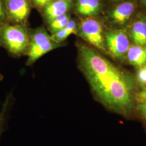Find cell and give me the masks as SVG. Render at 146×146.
<instances>
[{"instance_id": "7a4b0ae2", "label": "cell", "mask_w": 146, "mask_h": 146, "mask_svg": "<svg viewBox=\"0 0 146 146\" xmlns=\"http://www.w3.org/2000/svg\"><path fill=\"white\" fill-rule=\"evenodd\" d=\"M29 37L23 25L5 23L0 26V44L15 55L23 54L28 48Z\"/></svg>"}, {"instance_id": "ffe728a7", "label": "cell", "mask_w": 146, "mask_h": 146, "mask_svg": "<svg viewBox=\"0 0 146 146\" xmlns=\"http://www.w3.org/2000/svg\"><path fill=\"white\" fill-rule=\"evenodd\" d=\"M142 3L146 7V0H141Z\"/></svg>"}, {"instance_id": "9a60e30c", "label": "cell", "mask_w": 146, "mask_h": 146, "mask_svg": "<svg viewBox=\"0 0 146 146\" xmlns=\"http://www.w3.org/2000/svg\"><path fill=\"white\" fill-rule=\"evenodd\" d=\"M137 78L139 82L141 84L142 86L146 87V67L143 66L141 68H139L137 74Z\"/></svg>"}, {"instance_id": "4fadbf2b", "label": "cell", "mask_w": 146, "mask_h": 146, "mask_svg": "<svg viewBox=\"0 0 146 146\" xmlns=\"http://www.w3.org/2000/svg\"><path fill=\"white\" fill-rule=\"evenodd\" d=\"M76 32L77 27L76 22L73 20H70L66 26L53 34L52 37L55 41L60 43L65 40L70 35L76 33Z\"/></svg>"}, {"instance_id": "ac0fdd59", "label": "cell", "mask_w": 146, "mask_h": 146, "mask_svg": "<svg viewBox=\"0 0 146 146\" xmlns=\"http://www.w3.org/2000/svg\"><path fill=\"white\" fill-rule=\"evenodd\" d=\"M136 99L138 102L146 101V87L137 94Z\"/></svg>"}, {"instance_id": "8fae6325", "label": "cell", "mask_w": 146, "mask_h": 146, "mask_svg": "<svg viewBox=\"0 0 146 146\" xmlns=\"http://www.w3.org/2000/svg\"><path fill=\"white\" fill-rule=\"evenodd\" d=\"M131 37L136 45L146 46V22L139 20L135 22L131 27Z\"/></svg>"}, {"instance_id": "277c9868", "label": "cell", "mask_w": 146, "mask_h": 146, "mask_svg": "<svg viewBox=\"0 0 146 146\" xmlns=\"http://www.w3.org/2000/svg\"><path fill=\"white\" fill-rule=\"evenodd\" d=\"M80 36L90 44L101 50H105L102 28L99 21L87 19L81 22L78 31Z\"/></svg>"}, {"instance_id": "7402d4cb", "label": "cell", "mask_w": 146, "mask_h": 146, "mask_svg": "<svg viewBox=\"0 0 146 146\" xmlns=\"http://www.w3.org/2000/svg\"><path fill=\"white\" fill-rule=\"evenodd\" d=\"M63 1H69V2L70 0H63Z\"/></svg>"}, {"instance_id": "9c48e42d", "label": "cell", "mask_w": 146, "mask_h": 146, "mask_svg": "<svg viewBox=\"0 0 146 146\" xmlns=\"http://www.w3.org/2000/svg\"><path fill=\"white\" fill-rule=\"evenodd\" d=\"M128 61L132 65L141 68L146 63V47L134 45L129 47L127 52Z\"/></svg>"}, {"instance_id": "d6986e66", "label": "cell", "mask_w": 146, "mask_h": 146, "mask_svg": "<svg viewBox=\"0 0 146 146\" xmlns=\"http://www.w3.org/2000/svg\"><path fill=\"white\" fill-rule=\"evenodd\" d=\"M53 0H34V3L39 7L46 6L50 3H51Z\"/></svg>"}, {"instance_id": "52a82bcc", "label": "cell", "mask_w": 146, "mask_h": 146, "mask_svg": "<svg viewBox=\"0 0 146 146\" xmlns=\"http://www.w3.org/2000/svg\"><path fill=\"white\" fill-rule=\"evenodd\" d=\"M135 11V5L129 2H126L117 5L112 11L111 17L115 23L124 25L128 21Z\"/></svg>"}, {"instance_id": "2e32d148", "label": "cell", "mask_w": 146, "mask_h": 146, "mask_svg": "<svg viewBox=\"0 0 146 146\" xmlns=\"http://www.w3.org/2000/svg\"><path fill=\"white\" fill-rule=\"evenodd\" d=\"M7 19L5 0H0V26L6 23Z\"/></svg>"}, {"instance_id": "30bf717a", "label": "cell", "mask_w": 146, "mask_h": 146, "mask_svg": "<svg viewBox=\"0 0 146 146\" xmlns=\"http://www.w3.org/2000/svg\"><path fill=\"white\" fill-rule=\"evenodd\" d=\"M99 0H78L76 10L82 15L93 16L96 15L100 9Z\"/></svg>"}, {"instance_id": "7c38bea8", "label": "cell", "mask_w": 146, "mask_h": 146, "mask_svg": "<svg viewBox=\"0 0 146 146\" xmlns=\"http://www.w3.org/2000/svg\"><path fill=\"white\" fill-rule=\"evenodd\" d=\"M12 105L13 98L11 95L9 94L6 98L0 110V137L7 128Z\"/></svg>"}, {"instance_id": "ba28073f", "label": "cell", "mask_w": 146, "mask_h": 146, "mask_svg": "<svg viewBox=\"0 0 146 146\" xmlns=\"http://www.w3.org/2000/svg\"><path fill=\"white\" fill-rule=\"evenodd\" d=\"M69 8V1L56 0L52 1L45 7L44 14L47 19L50 21L59 16L66 14Z\"/></svg>"}, {"instance_id": "6da1fadb", "label": "cell", "mask_w": 146, "mask_h": 146, "mask_svg": "<svg viewBox=\"0 0 146 146\" xmlns=\"http://www.w3.org/2000/svg\"><path fill=\"white\" fill-rule=\"evenodd\" d=\"M78 58L81 70L100 102L119 114L128 115L134 102L132 76L87 46H79Z\"/></svg>"}, {"instance_id": "8992f818", "label": "cell", "mask_w": 146, "mask_h": 146, "mask_svg": "<svg viewBox=\"0 0 146 146\" xmlns=\"http://www.w3.org/2000/svg\"><path fill=\"white\" fill-rule=\"evenodd\" d=\"M7 18L16 23L26 20L30 8L28 0H5Z\"/></svg>"}, {"instance_id": "e0dca14e", "label": "cell", "mask_w": 146, "mask_h": 146, "mask_svg": "<svg viewBox=\"0 0 146 146\" xmlns=\"http://www.w3.org/2000/svg\"><path fill=\"white\" fill-rule=\"evenodd\" d=\"M138 102L137 110L142 117L146 122V101H140Z\"/></svg>"}, {"instance_id": "44dd1931", "label": "cell", "mask_w": 146, "mask_h": 146, "mask_svg": "<svg viewBox=\"0 0 146 146\" xmlns=\"http://www.w3.org/2000/svg\"><path fill=\"white\" fill-rule=\"evenodd\" d=\"M2 78H3V76H2V75L1 74V73H0V81H1V80H2Z\"/></svg>"}, {"instance_id": "5bb4252c", "label": "cell", "mask_w": 146, "mask_h": 146, "mask_svg": "<svg viewBox=\"0 0 146 146\" xmlns=\"http://www.w3.org/2000/svg\"><path fill=\"white\" fill-rule=\"evenodd\" d=\"M70 20L69 16L67 14H65L59 16L52 20V21H49L50 29L52 34L60 31L64 27L66 26Z\"/></svg>"}, {"instance_id": "5b68a950", "label": "cell", "mask_w": 146, "mask_h": 146, "mask_svg": "<svg viewBox=\"0 0 146 146\" xmlns=\"http://www.w3.org/2000/svg\"><path fill=\"white\" fill-rule=\"evenodd\" d=\"M104 38L110 52L115 58L123 57L130 47L128 35L124 30L108 31Z\"/></svg>"}, {"instance_id": "3957f363", "label": "cell", "mask_w": 146, "mask_h": 146, "mask_svg": "<svg viewBox=\"0 0 146 146\" xmlns=\"http://www.w3.org/2000/svg\"><path fill=\"white\" fill-rule=\"evenodd\" d=\"M60 46L43 28L35 30L29 37L27 64L35 62L38 58Z\"/></svg>"}]
</instances>
